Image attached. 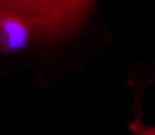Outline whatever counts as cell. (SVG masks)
Instances as JSON below:
<instances>
[{"instance_id":"3","label":"cell","mask_w":155,"mask_h":135,"mask_svg":"<svg viewBox=\"0 0 155 135\" xmlns=\"http://www.w3.org/2000/svg\"><path fill=\"white\" fill-rule=\"evenodd\" d=\"M131 129L134 135H155V127H147V125L139 124V122L131 124Z\"/></svg>"},{"instance_id":"1","label":"cell","mask_w":155,"mask_h":135,"mask_svg":"<svg viewBox=\"0 0 155 135\" xmlns=\"http://www.w3.org/2000/svg\"><path fill=\"white\" fill-rule=\"evenodd\" d=\"M93 0H0V13H13L31 26L38 39H56L80 26Z\"/></svg>"},{"instance_id":"2","label":"cell","mask_w":155,"mask_h":135,"mask_svg":"<svg viewBox=\"0 0 155 135\" xmlns=\"http://www.w3.org/2000/svg\"><path fill=\"white\" fill-rule=\"evenodd\" d=\"M35 37L31 26L13 13H0V52L25 49Z\"/></svg>"}]
</instances>
